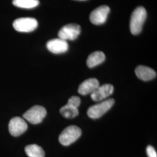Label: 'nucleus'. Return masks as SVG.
<instances>
[{
  "label": "nucleus",
  "mask_w": 157,
  "mask_h": 157,
  "mask_svg": "<svg viewBox=\"0 0 157 157\" xmlns=\"http://www.w3.org/2000/svg\"><path fill=\"white\" fill-rule=\"evenodd\" d=\"M147 17V11L143 6L136 8L133 12L130 22V29L133 34L140 33Z\"/></svg>",
  "instance_id": "obj_1"
},
{
  "label": "nucleus",
  "mask_w": 157,
  "mask_h": 157,
  "mask_svg": "<svg viewBox=\"0 0 157 157\" xmlns=\"http://www.w3.org/2000/svg\"><path fill=\"white\" fill-rule=\"evenodd\" d=\"M81 135L82 130L77 126H69L59 135V141L63 146H69L77 140Z\"/></svg>",
  "instance_id": "obj_2"
},
{
  "label": "nucleus",
  "mask_w": 157,
  "mask_h": 157,
  "mask_svg": "<svg viewBox=\"0 0 157 157\" xmlns=\"http://www.w3.org/2000/svg\"><path fill=\"white\" fill-rule=\"evenodd\" d=\"M114 103L115 100L113 98L102 101L100 103L90 107L88 109L87 115L91 119L100 118L112 108Z\"/></svg>",
  "instance_id": "obj_3"
},
{
  "label": "nucleus",
  "mask_w": 157,
  "mask_h": 157,
  "mask_svg": "<svg viewBox=\"0 0 157 157\" xmlns=\"http://www.w3.org/2000/svg\"><path fill=\"white\" fill-rule=\"evenodd\" d=\"M47 115V111L44 107L35 105L30 108L25 112L23 117L30 124H36L41 123Z\"/></svg>",
  "instance_id": "obj_4"
},
{
  "label": "nucleus",
  "mask_w": 157,
  "mask_h": 157,
  "mask_svg": "<svg viewBox=\"0 0 157 157\" xmlns=\"http://www.w3.org/2000/svg\"><path fill=\"white\" fill-rule=\"evenodd\" d=\"M13 26L17 32L28 33L37 28L38 22L33 17H20L14 21Z\"/></svg>",
  "instance_id": "obj_5"
},
{
  "label": "nucleus",
  "mask_w": 157,
  "mask_h": 157,
  "mask_svg": "<svg viewBox=\"0 0 157 157\" xmlns=\"http://www.w3.org/2000/svg\"><path fill=\"white\" fill-rule=\"evenodd\" d=\"M80 26L75 23L68 24L63 26L58 32V37L61 39L67 40H75L78 38L80 34Z\"/></svg>",
  "instance_id": "obj_6"
},
{
  "label": "nucleus",
  "mask_w": 157,
  "mask_h": 157,
  "mask_svg": "<svg viewBox=\"0 0 157 157\" xmlns=\"http://www.w3.org/2000/svg\"><path fill=\"white\" fill-rule=\"evenodd\" d=\"M110 12L108 6H101L91 12L90 15L91 22L94 25H100L106 22L107 17Z\"/></svg>",
  "instance_id": "obj_7"
},
{
  "label": "nucleus",
  "mask_w": 157,
  "mask_h": 157,
  "mask_svg": "<svg viewBox=\"0 0 157 157\" xmlns=\"http://www.w3.org/2000/svg\"><path fill=\"white\" fill-rule=\"evenodd\" d=\"M9 132L13 136H19L25 133L28 129L26 121L21 117L12 118L8 124Z\"/></svg>",
  "instance_id": "obj_8"
},
{
  "label": "nucleus",
  "mask_w": 157,
  "mask_h": 157,
  "mask_svg": "<svg viewBox=\"0 0 157 157\" xmlns=\"http://www.w3.org/2000/svg\"><path fill=\"white\" fill-rule=\"evenodd\" d=\"M114 87L111 84H103L99 86L96 90L91 94V99L94 101L104 100L113 93Z\"/></svg>",
  "instance_id": "obj_9"
},
{
  "label": "nucleus",
  "mask_w": 157,
  "mask_h": 157,
  "mask_svg": "<svg viewBox=\"0 0 157 157\" xmlns=\"http://www.w3.org/2000/svg\"><path fill=\"white\" fill-rule=\"evenodd\" d=\"M47 48L52 53L58 54L67 52L69 45L67 41L59 38L48 41L47 43Z\"/></svg>",
  "instance_id": "obj_10"
},
{
  "label": "nucleus",
  "mask_w": 157,
  "mask_h": 157,
  "mask_svg": "<svg viewBox=\"0 0 157 157\" xmlns=\"http://www.w3.org/2000/svg\"><path fill=\"white\" fill-rule=\"evenodd\" d=\"M99 86L100 83L97 78H88L80 84L78 89V93L83 95L91 94Z\"/></svg>",
  "instance_id": "obj_11"
},
{
  "label": "nucleus",
  "mask_w": 157,
  "mask_h": 157,
  "mask_svg": "<svg viewBox=\"0 0 157 157\" xmlns=\"http://www.w3.org/2000/svg\"><path fill=\"white\" fill-rule=\"evenodd\" d=\"M135 73L138 78L144 81L151 80L157 76V73L154 69L144 65H139L136 67Z\"/></svg>",
  "instance_id": "obj_12"
},
{
  "label": "nucleus",
  "mask_w": 157,
  "mask_h": 157,
  "mask_svg": "<svg viewBox=\"0 0 157 157\" xmlns=\"http://www.w3.org/2000/svg\"><path fill=\"white\" fill-rule=\"evenodd\" d=\"M105 59V56L102 51H95L91 53L87 59L88 67L92 68L100 65Z\"/></svg>",
  "instance_id": "obj_13"
},
{
  "label": "nucleus",
  "mask_w": 157,
  "mask_h": 157,
  "mask_svg": "<svg viewBox=\"0 0 157 157\" xmlns=\"http://www.w3.org/2000/svg\"><path fill=\"white\" fill-rule=\"evenodd\" d=\"M25 152L29 157H44L43 149L37 144H30L25 147Z\"/></svg>",
  "instance_id": "obj_14"
},
{
  "label": "nucleus",
  "mask_w": 157,
  "mask_h": 157,
  "mask_svg": "<svg viewBox=\"0 0 157 157\" xmlns=\"http://www.w3.org/2000/svg\"><path fill=\"white\" fill-rule=\"evenodd\" d=\"M12 3L13 6L17 7L25 8V9H32L34 8L39 5V0H13Z\"/></svg>",
  "instance_id": "obj_15"
},
{
  "label": "nucleus",
  "mask_w": 157,
  "mask_h": 157,
  "mask_svg": "<svg viewBox=\"0 0 157 157\" xmlns=\"http://www.w3.org/2000/svg\"><path fill=\"white\" fill-rule=\"evenodd\" d=\"M60 113L64 118H75L78 115V108L70 106L67 104L60 109Z\"/></svg>",
  "instance_id": "obj_16"
},
{
  "label": "nucleus",
  "mask_w": 157,
  "mask_h": 157,
  "mask_svg": "<svg viewBox=\"0 0 157 157\" xmlns=\"http://www.w3.org/2000/svg\"><path fill=\"white\" fill-rule=\"evenodd\" d=\"M80 102L81 100L80 97L78 96H72L68 100L67 104L70 106L78 108L80 105Z\"/></svg>",
  "instance_id": "obj_17"
},
{
  "label": "nucleus",
  "mask_w": 157,
  "mask_h": 157,
  "mask_svg": "<svg viewBox=\"0 0 157 157\" xmlns=\"http://www.w3.org/2000/svg\"><path fill=\"white\" fill-rule=\"evenodd\" d=\"M146 151L148 157H157V151L155 148L151 146H148L147 147Z\"/></svg>",
  "instance_id": "obj_18"
},
{
  "label": "nucleus",
  "mask_w": 157,
  "mask_h": 157,
  "mask_svg": "<svg viewBox=\"0 0 157 157\" xmlns=\"http://www.w3.org/2000/svg\"><path fill=\"white\" fill-rule=\"evenodd\" d=\"M77 1H86V0H77Z\"/></svg>",
  "instance_id": "obj_19"
}]
</instances>
